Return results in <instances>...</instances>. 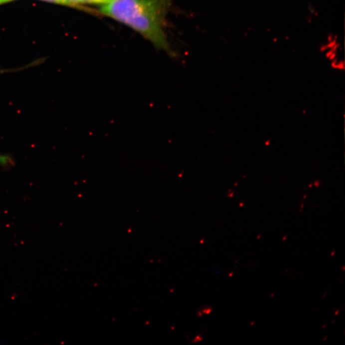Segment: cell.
<instances>
[{
	"label": "cell",
	"mask_w": 345,
	"mask_h": 345,
	"mask_svg": "<svg viewBox=\"0 0 345 345\" xmlns=\"http://www.w3.org/2000/svg\"><path fill=\"white\" fill-rule=\"evenodd\" d=\"M173 0H111L100 6L99 13L126 25L140 34L157 49L171 56L166 34L167 16Z\"/></svg>",
	"instance_id": "6da1fadb"
},
{
	"label": "cell",
	"mask_w": 345,
	"mask_h": 345,
	"mask_svg": "<svg viewBox=\"0 0 345 345\" xmlns=\"http://www.w3.org/2000/svg\"><path fill=\"white\" fill-rule=\"evenodd\" d=\"M84 3L97 4V5H100V6L109 3L111 0H84Z\"/></svg>",
	"instance_id": "7a4b0ae2"
},
{
	"label": "cell",
	"mask_w": 345,
	"mask_h": 345,
	"mask_svg": "<svg viewBox=\"0 0 345 345\" xmlns=\"http://www.w3.org/2000/svg\"><path fill=\"white\" fill-rule=\"evenodd\" d=\"M65 1V4L70 6H79L84 3V0H63Z\"/></svg>",
	"instance_id": "3957f363"
},
{
	"label": "cell",
	"mask_w": 345,
	"mask_h": 345,
	"mask_svg": "<svg viewBox=\"0 0 345 345\" xmlns=\"http://www.w3.org/2000/svg\"><path fill=\"white\" fill-rule=\"evenodd\" d=\"M12 163V160L6 155H0V164L3 166L9 165Z\"/></svg>",
	"instance_id": "277c9868"
},
{
	"label": "cell",
	"mask_w": 345,
	"mask_h": 345,
	"mask_svg": "<svg viewBox=\"0 0 345 345\" xmlns=\"http://www.w3.org/2000/svg\"><path fill=\"white\" fill-rule=\"evenodd\" d=\"M43 1L51 2V3L65 4L63 0H43Z\"/></svg>",
	"instance_id": "5b68a950"
},
{
	"label": "cell",
	"mask_w": 345,
	"mask_h": 345,
	"mask_svg": "<svg viewBox=\"0 0 345 345\" xmlns=\"http://www.w3.org/2000/svg\"><path fill=\"white\" fill-rule=\"evenodd\" d=\"M12 1V0H0V4H3L4 3H8L9 1Z\"/></svg>",
	"instance_id": "8992f818"
},
{
	"label": "cell",
	"mask_w": 345,
	"mask_h": 345,
	"mask_svg": "<svg viewBox=\"0 0 345 345\" xmlns=\"http://www.w3.org/2000/svg\"><path fill=\"white\" fill-rule=\"evenodd\" d=\"M4 72H6V71H4V70H0V74H1V73H3Z\"/></svg>",
	"instance_id": "52a82bcc"
}]
</instances>
